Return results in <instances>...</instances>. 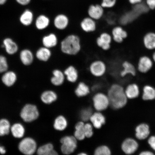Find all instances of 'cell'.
Here are the masks:
<instances>
[{
    "label": "cell",
    "mask_w": 155,
    "mask_h": 155,
    "mask_svg": "<svg viewBox=\"0 0 155 155\" xmlns=\"http://www.w3.org/2000/svg\"><path fill=\"white\" fill-rule=\"evenodd\" d=\"M83 48L82 37L77 32L67 33L60 39L58 49L66 57L74 58L82 53Z\"/></svg>",
    "instance_id": "6da1fadb"
},
{
    "label": "cell",
    "mask_w": 155,
    "mask_h": 155,
    "mask_svg": "<svg viewBox=\"0 0 155 155\" xmlns=\"http://www.w3.org/2000/svg\"><path fill=\"white\" fill-rule=\"evenodd\" d=\"M107 95L109 100L110 106L113 109H120L127 105L128 98L125 89L120 84H112L108 90Z\"/></svg>",
    "instance_id": "7a4b0ae2"
},
{
    "label": "cell",
    "mask_w": 155,
    "mask_h": 155,
    "mask_svg": "<svg viewBox=\"0 0 155 155\" xmlns=\"http://www.w3.org/2000/svg\"><path fill=\"white\" fill-rule=\"evenodd\" d=\"M71 19L65 13L60 12L54 15L52 19V26L61 38L67 34L71 25Z\"/></svg>",
    "instance_id": "3957f363"
},
{
    "label": "cell",
    "mask_w": 155,
    "mask_h": 155,
    "mask_svg": "<svg viewBox=\"0 0 155 155\" xmlns=\"http://www.w3.org/2000/svg\"><path fill=\"white\" fill-rule=\"evenodd\" d=\"M87 68L93 76L101 78L104 76L107 72L108 65L103 59L96 58L90 62L87 65Z\"/></svg>",
    "instance_id": "277c9868"
},
{
    "label": "cell",
    "mask_w": 155,
    "mask_h": 155,
    "mask_svg": "<svg viewBox=\"0 0 155 155\" xmlns=\"http://www.w3.org/2000/svg\"><path fill=\"white\" fill-rule=\"evenodd\" d=\"M113 43L111 35L107 31L99 33L94 38V44L98 49L103 52H108L111 49Z\"/></svg>",
    "instance_id": "5b68a950"
},
{
    "label": "cell",
    "mask_w": 155,
    "mask_h": 155,
    "mask_svg": "<svg viewBox=\"0 0 155 155\" xmlns=\"http://www.w3.org/2000/svg\"><path fill=\"white\" fill-rule=\"evenodd\" d=\"M98 22L86 15L82 17L78 23V28L83 34L91 35L97 32L98 28Z\"/></svg>",
    "instance_id": "8992f818"
},
{
    "label": "cell",
    "mask_w": 155,
    "mask_h": 155,
    "mask_svg": "<svg viewBox=\"0 0 155 155\" xmlns=\"http://www.w3.org/2000/svg\"><path fill=\"white\" fill-rule=\"evenodd\" d=\"M135 65L137 72L145 74L152 70L154 63L151 56L143 55L138 58Z\"/></svg>",
    "instance_id": "52a82bcc"
},
{
    "label": "cell",
    "mask_w": 155,
    "mask_h": 155,
    "mask_svg": "<svg viewBox=\"0 0 155 155\" xmlns=\"http://www.w3.org/2000/svg\"><path fill=\"white\" fill-rule=\"evenodd\" d=\"M61 150L64 154H72L77 147V140L73 136L67 135L62 137L61 139Z\"/></svg>",
    "instance_id": "ba28073f"
},
{
    "label": "cell",
    "mask_w": 155,
    "mask_h": 155,
    "mask_svg": "<svg viewBox=\"0 0 155 155\" xmlns=\"http://www.w3.org/2000/svg\"><path fill=\"white\" fill-rule=\"evenodd\" d=\"M59 34L55 31H51L44 35L41 38L42 46L54 50L58 48L60 41Z\"/></svg>",
    "instance_id": "9c48e42d"
},
{
    "label": "cell",
    "mask_w": 155,
    "mask_h": 155,
    "mask_svg": "<svg viewBox=\"0 0 155 155\" xmlns=\"http://www.w3.org/2000/svg\"><path fill=\"white\" fill-rule=\"evenodd\" d=\"M110 33L111 35L113 43L117 44H123L129 36L127 31L121 25H115L112 27Z\"/></svg>",
    "instance_id": "30bf717a"
},
{
    "label": "cell",
    "mask_w": 155,
    "mask_h": 155,
    "mask_svg": "<svg viewBox=\"0 0 155 155\" xmlns=\"http://www.w3.org/2000/svg\"><path fill=\"white\" fill-rule=\"evenodd\" d=\"M105 13V9L100 4H92L87 10V15L98 22L104 19Z\"/></svg>",
    "instance_id": "8fae6325"
},
{
    "label": "cell",
    "mask_w": 155,
    "mask_h": 155,
    "mask_svg": "<svg viewBox=\"0 0 155 155\" xmlns=\"http://www.w3.org/2000/svg\"><path fill=\"white\" fill-rule=\"evenodd\" d=\"M39 113L36 106L33 104H27L21 111V116L26 122H31L37 119Z\"/></svg>",
    "instance_id": "7c38bea8"
},
{
    "label": "cell",
    "mask_w": 155,
    "mask_h": 155,
    "mask_svg": "<svg viewBox=\"0 0 155 155\" xmlns=\"http://www.w3.org/2000/svg\"><path fill=\"white\" fill-rule=\"evenodd\" d=\"M92 100L94 107L97 111H104L110 106L108 97L103 93H97L93 97Z\"/></svg>",
    "instance_id": "4fadbf2b"
},
{
    "label": "cell",
    "mask_w": 155,
    "mask_h": 155,
    "mask_svg": "<svg viewBox=\"0 0 155 155\" xmlns=\"http://www.w3.org/2000/svg\"><path fill=\"white\" fill-rule=\"evenodd\" d=\"M120 69L119 75L121 78H125L127 75L135 77L137 72L135 64L129 60H124L120 64Z\"/></svg>",
    "instance_id": "5bb4252c"
},
{
    "label": "cell",
    "mask_w": 155,
    "mask_h": 155,
    "mask_svg": "<svg viewBox=\"0 0 155 155\" xmlns=\"http://www.w3.org/2000/svg\"><path fill=\"white\" fill-rule=\"evenodd\" d=\"M19 150L22 153L26 155H32L35 152L37 149L36 141L30 137L23 139L19 144Z\"/></svg>",
    "instance_id": "9a60e30c"
},
{
    "label": "cell",
    "mask_w": 155,
    "mask_h": 155,
    "mask_svg": "<svg viewBox=\"0 0 155 155\" xmlns=\"http://www.w3.org/2000/svg\"><path fill=\"white\" fill-rule=\"evenodd\" d=\"M66 80L71 83L76 82L79 78V71L77 66L73 63L68 64L63 69Z\"/></svg>",
    "instance_id": "2e32d148"
},
{
    "label": "cell",
    "mask_w": 155,
    "mask_h": 155,
    "mask_svg": "<svg viewBox=\"0 0 155 155\" xmlns=\"http://www.w3.org/2000/svg\"><path fill=\"white\" fill-rule=\"evenodd\" d=\"M139 144L135 139L128 137L123 140L121 143V149L126 154L131 155L135 153L138 150Z\"/></svg>",
    "instance_id": "e0dca14e"
},
{
    "label": "cell",
    "mask_w": 155,
    "mask_h": 155,
    "mask_svg": "<svg viewBox=\"0 0 155 155\" xmlns=\"http://www.w3.org/2000/svg\"><path fill=\"white\" fill-rule=\"evenodd\" d=\"M132 8L130 10L126 12L119 17L118 19L119 24L124 27L132 24L140 17Z\"/></svg>",
    "instance_id": "ac0fdd59"
},
{
    "label": "cell",
    "mask_w": 155,
    "mask_h": 155,
    "mask_svg": "<svg viewBox=\"0 0 155 155\" xmlns=\"http://www.w3.org/2000/svg\"><path fill=\"white\" fill-rule=\"evenodd\" d=\"M54 50L42 46L38 48L36 52L35 56L38 61L46 63L53 59Z\"/></svg>",
    "instance_id": "d6986e66"
},
{
    "label": "cell",
    "mask_w": 155,
    "mask_h": 155,
    "mask_svg": "<svg viewBox=\"0 0 155 155\" xmlns=\"http://www.w3.org/2000/svg\"><path fill=\"white\" fill-rule=\"evenodd\" d=\"M52 76L50 82L54 86H59L62 85L66 80L63 69L61 68L55 67L51 71Z\"/></svg>",
    "instance_id": "ffe728a7"
},
{
    "label": "cell",
    "mask_w": 155,
    "mask_h": 155,
    "mask_svg": "<svg viewBox=\"0 0 155 155\" xmlns=\"http://www.w3.org/2000/svg\"><path fill=\"white\" fill-rule=\"evenodd\" d=\"M143 47L147 51H153L155 50V32L149 31L144 35L142 38Z\"/></svg>",
    "instance_id": "44dd1931"
},
{
    "label": "cell",
    "mask_w": 155,
    "mask_h": 155,
    "mask_svg": "<svg viewBox=\"0 0 155 155\" xmlns=\"http://www.w3.org/2000/svg\"><path fill=\"white\" fill-rule=\"evenodd\" d=\"M150 133V126L147 123H140L135 127V137L139 140H144L148 138Z\"/></svg>",
    "instance_id": "7402d4cb"
},
{
    "label": "cell",
    "mask_w": 155,
    "mask_h": 155,
    "mask_svg": "<svg viewBox=\"0 0 155 155\" xmlns=\"http://www.w3.org/2000/svg\"><path fill=\"white\" fill-rule=\"evenodd\" d=\"M51 24L52 19L45 14L38 15L35 21L36 29L40 31L47 30L51 26Z\"/></svg>",
    "instance_id": "603a6c76"
},
{
    "label": "cell",
    "mask_w": 155,
    "mask_h": 155,
    "mask_svg": "<svg viewBox=\"0 0 155 155\" xmlns=\"http://www.w3.org/2000/svg\"><path fill=\"white\" fill-rule=\"evenodd\" d=\"M2 46L5 48L6 52L10 55H14L18 51V45L10 38L4 39Z\"/></svg>",
    "instance_id": "cb8c5ba5"
},
{
    "label": "cell",
    "mask_w": 155,
    "mask_h": 155,
    "mask_svg": "<svg viewBox=\"0 0 155 155\" xmlns=\"http://www.w3.org/2000/svg\"><path fill=\"white\" fill-rule=\"evenodd\" d=\"M93 127L100 129L106 123V118L101 112L97 111L93 113L90 120Z\"/></svg>",
    "instance_id": "d4e9b609"
},
{
    "label": "cell",
    "mask_w": 155,
    "mask_h": 155,
    "mask_svg": "<svg viewBox=\"0 0 155 155\" xmlns=\"http://www.w3.org/2000/svg\"><path fill=\"white\" fill-rule=\"evenodd\" d=\"M125 92L128 99H134L138 97L140 95V89L136 83H131L127 85Z\"/></svg>",
    "instance_id": "484cf974"
},
{
    "label": "cell",
    "mask_w": 155,
    "mask_h": 155,
    "mask_svg": "<svg viewBox=\"0 0 155 155\" xmlns=\"http://www.w3.org/2000/svg\"><path fill=\"white\" fill-rule=\"evenodd\" d=\"M19 56L21 62L25 65H30L33 62L34 58V54L29 49L22 50L20 52Z\"/></svg>",
    "instance_id": "4316f807"
},
{
    "label": "cell",
    "mask_w": 155,
    "mask_h": 155,
    "mask_svg": "<svg viewBox=\"0 0 155 155\" xmlns=\"http://www.w3.org/2000/svg\"><path fill=\"white\" fill-rule=\"evenodd\" d=\"M17 75L14 71H6L2 78V81L5 86L11 87L14 84L17 80Z\"/></svg>",
    "instance_id": "83f0119b"
},
{
    "label": "cell",
    "mask_w": 155,
    "mask_h": 155,
    "mask_svg": "<svg viewBox=\"0 0 155 155\" xmlns=\"http://www.w3.org/2000/svg\"><path fill=\"white\" fill-rule=\"evenodd\" d=\"M143 100L145 101L155 100V88L150 85L143 87L142 95Z\"/></svg>",
    "instance_id": "f1b7e54d"
},
{
    "label": "cell",
    "mask_w": 155,
    "mask_h": 155,
    "mask_svg": "<svg viewBox=\"0 0 155 155\" xmlns=\"http://www.w3.org/2000/svg\"><path fill=\"white\" fill-rule=\"evenodd\" d=\"M34 14L31 11L26 10L19 17V21L21 24L25 26H29L34 21Z\"/></svg>",
    "instance_id": "f546056e"
},
{
    "label": "cell",
    "mask_w": 155,
    "mask_h": 155,
    "mask_svg": "<svg viewBox=\"0 0 155 155\" xmlns=\"http://www.w3.org/2000/svg\"><path fill=\"white\" fill-rule=\"evenodd\" d=\"M41 98L44 104H50L57 100L58 96L56 93L53 91L48 90L42 93Z\"/></svg>",
    "instance_id": "4dcf8cb0"
},
{
    "label": "cell",
    "mask_w": 155,
    "mask_h": 155,
    "mask_svg": "<svg viewBox=\"0 0 155 155\" xmlns=\"http://www.w3.org/2000/svg\"><path fill=\"white\" fill-rule=\"evenodd\" d=\"M37 153L39 155H56L58 154L54 150L53 145L51 143H48L42 145L38 149Z\"/></svg>",
    "instance_id": "1f68e13d"
},
{
    "label": "cell",
    "mask_w": 155,
    "mask_h": 155,
    "mask_svg": "<svg viewBox=\"0 0 155 155\" xmlns=\"http://www.w3.org/2000/svg\"><path fill=\"white\" fill-rule=\"evenodd\" d=\"M68 126V121L65 117L59 115L56 118L54 123V127L56 130L62 131L66 129Z\"/></svg>",
    "instance_id": "d6a6232c"
},
{
    "label": "cell",
    "mask_w": 155,
    "mask_h": 155,
    "mask_svg": "<svg viewBox=\"0 0 155 155\" xmlns=\"http://www.w3.org/2000/svg\"><path fill=\"white\" fill-rule=\"evenodd\" d=\"M75 92L77 96L81 97L87 95L90 92V89L86 83L81 82L78 84Z\"/></svg>",
    "instance_id": "836d02e7"
},
{
    "label": "cell",
    "mask_w": 155,
    "mask_h": 155,
    "mask_svg": "<svg viewBox=\"0 0 155 155\" xmlns=\"http://www.w3.org/2000/svg\"><path fill=\"white\" fill-rule=\"evenodd\" d=\"M85 123L83 121H79L75 125V131L74 136L77 140H82L86 137L84 132Z\"/></svg>",
    "instance_id": "e575fe53"
},
{
    "label": "cell",
    "mask_w": 155,
    "mask_h": 155,
    "mask_svg": "<svg viewBox=\"0 0 155 155\" xmlns=\"http://www.w3.org/2000/svg\"><path fill=\"white\" fill-rule=\"evenodd\" d=\"M11 130L13 135L16 138H20L24 136L25 129L21 124H15L11 127Z\"/></svg>",
    "instance_id": "d590c367"
},
{
    "label": "cell",
    "mask_w": 155,
    "mask_h": 155,
    "mask_svg": "<svg viewBox=\"0 0 155 155\" xmlns=\"http://www.w3.org/2000/svg\"><path fill=\"white\" fill-rule=\"evenodd\" d=\"M10 130V124L8 120H0V136L8 134Z\"/></svg>",
    "instance_id": "8d00e7d4"
},
{
    "label": "cell",
    "mask_w": 155,
    "mask_h": 155,
    "mask_svg": "<svg viewBox=\"0 0 155 155\" xmlns=\"http://www.w3.org/2000/svg\"><path fill=\"white\" fill-rule=\"evenodd\" d=\"M93 114L91 108L90 107L84 108L81 110L79 113V117L81 120L83 122H87L90 120Z\"/></svg>",
    "instance_id": "74e56055"
},
{
    "label": "cell",
    "mask_w": 155,
    "mask_h": 155,
    "mask_svg": "<svg viewBox=\"0 0 155 155\" xmlns=\"http://www.w3.org/2000/svg\"><path fill=\"white\" fill-rule=\"evenodd\" d=\"M132 9L140 16L146 14L150 11L146 4L143 2L132 6Z\"/></svg>",
    "instance_id": "f35d334b"
},
{
    "label": "cell",
    "mask_w": 155,
    "mask_h": 155,
    "mask_svg": "<svg viewBox=\"0 0 155 155\" xmlns=\"http://www.w3.org/2000/svg\"><path fill=\"white\" fill-rule=\"evenodd\" d=\"M94 154L95 155H110L111 154V151L108 146L102 145L96 149Z\"/></svg>",
    "instance_id": "ab89813d"
},
{
    "label": "cell",
    "mask_w": 155,
    "mask_h": 155,
    "mask_svg": "<svg viewBox=\"0 0 155 155\" xmlns=\"http://www.w3.org/2000/svg\"><path fill=\"white\" fill-rule=\"evenodd\" d=\"M8 68V64L6 58L0 55V73H5Z\"/></svg>",
    "instance_id": "60d3db41"
},
{
    "label": "cell",
    "mask_w": 155,
    "mask_h": 155,
    "mask_svg": "<svg viewBox=\"0 0 155 155\" xmlns=\"http://www.w3.org/2000/svg\"><path fill=\"white\" fill-rule=\"evenodd\" d=\"M117 0H101L100 3L104 9L113 8L117 3Z\"/></svg>",
    "instance_id": "b9f144b4"
},
{
    "label": "cell",
    "mask_w": 155,
    "mask_h": 155,
    "mask_svg": "<svg viewBox=\"0 0 155 155\" xmlns=\"http://www.w3.org/2000/svg\"><path fill=\"white\" fill-rule=\"evenodd\" d=\"M84 134L86 137L87 138H90L93 134V126L92 124L89 123H86L84 124Z\"/></svg>",
    "instance_id": "7bdbcfd3"
},
{
    "label": "cell",
    "mask_w": 155,
    "mask_h": 155,
    "mask_svg": "<svg viewBox=\"0 0 155 155\" xmlns=\"http://www.w3.org/2000/svg\"><path fill=\"white\" fill-rule=\"evenodd\" d=\"M148 143L150 148L155 152V135L148 137Z\"/></svg>",
    "instance_id": "ee69618b"
},
{
    "label": "cell",
    "mask_w": 155,
    "mask_h": 155,
    "mask_svg": "<svg viewBox=\"0 0 155 155\" xmlns=\"http://www.w3.org/2000/svg\"><path fill=\"white\" fill-rule=\"evenodd\" d=\"M145 4L150 10L153 11L155 10V0H146Z\"/></svg>",
    "instance_id": "f6af8a7d"
},
{
    "label": "cell",
    "mask_w": 155,
    "mask_h": 155,
    "mask_svg": "<svg viewBox=\"0 0 155 155\" xmlns=\"http://www.w3.org/2000/svg\"><path fill=\"white\" fill-rule=\"evenodd\" d=\"M17 3L22 5H26L30 3L31 0H16Z\"/></svg>",
    "instance_id": "bcb514c9"
},
{
    "label": "cell",
    "mask_w": 155,
    "mask_h": 155,
    "mask_svg": "<svg viewBox=\"0 0 155 155\" xmlns=\"http://www.w3.org/2000/svg\"><path fill=\"white\" fill-rule=\"evenodd\" d=\"M139 154L140 155H154V154L152 151L145 150L141 151L139 153Z\"/></svg>",
    "instance_id": "7dc6e473"
},
{
    "label": "cell",
    "mask_w": 155,
    "mask_h": 155,
    "mask_svg": "<svg viewBox=\"0 0 155 155\" xmlns=\"http://www.w3.org/2000/svg\"><path fill=\"white\" fill-rule=\"evenodd\" d=\"M143 1V0H128L130 4L132 6L142 3Z\"/></svg>",
    "instance_id": "c3c4849f"
},
{
    "label": "cell",
    "mask_w": 155,
    "mask_h": 155,
    "mask_svg": "<svg viewBox=\"0 0 155 155\" xmlns=\"http://www.w3.org/2000/svg\"><path fill=\"white\" fill-rule=\"evenodd\" d=\"M6 153V150L4 147H0V153L2 154H4Z\"/></svg>",
    "instance_id": "681fc988"
},
{
    "label": "cell",
    "mask_w": 155,
    "mask_h": 155,
    "mask_svg": "<svg viewBox=\"0 0 155 155\" xmlns=\"http://www.w3.org/2000/svg\"><path fill=\"white\" fill-rule=\"evenodd\" d=\"M150 56L155 64V50L152 52V55Z\"/></svg>",
    "instance_id": "f907efd6"
},
{
    "label": "cell",
    "mask_w": 155,
    "mask_h": 155,
    "mask_svg": "<svg viewBox=\"0 0 155 155\" xmlns=\"http://www.w3.org/2000/svg\"><path fill=\"white\" fill-rule=\"evenodd\" d=\"M7 0H0V5H2L6 3Z\"/></svg>",
    "instance_id": "816d5d0a"
},
{
    "label": "cell",
    "mask_w": 155,
    "mask_h": 155,
    "mask_svg": "<svg viewBox=\"0 0 155 155\" xmlns=\"http://www.w3.org/2000/svg\"><path fill=\"white\" fill-rule=\"evenodd\" d=\"M79 155H87V154L86 153H79Z\"/></svg>",
    "instance_id": "f5cc1de1"
}]
</instances>
